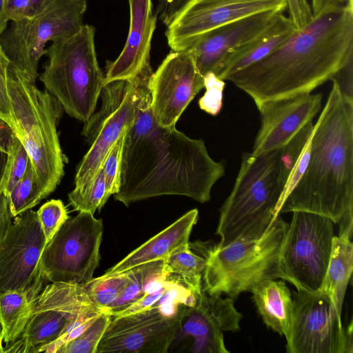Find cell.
<instances>
[{"label": "cell", "mask_w": 353, "mask_h": 353, "mask_svg": "<svg viewBox=\"0 0 353 353\" xmlns=\"http://www.w3.org/2000/svg\"><path fill=\"white\" fill-rule=\"evenodd\" d=\"M150 85L125 133L120 187L114 197L126 206L164 195L205 203L214 185L225 175V165L210 156L202 139H192L175 126L157 124L151 110Z\"/></svg>", "instance_id": "cell-1"}, {"label": "cell", "mask_w": 353, "mask_h": 353, "mask_svg": "<svg viewBox=\"0 0 353 353\" xmlns=\"http://www.w3.org/2000/svg\"><path fill=\"white\" fill-rule=\"evenodd\" d=\"M353 60V8L327 9L261 61L225 80L256 105L313 90Z\"/></svg>", "instance_id": "cell-2"}, {"label": "cell", "mask_w": 353, "mask_h": 353, "mask_svg": "<svg viewBox=\"0 0 353 353\" xmlns=\"http://www.w3.org/2000/svg\"><path fill=\"white\" fill-rule=\"evenodd\" d=\"M306 211L330 218L339 234L353 232V98L337 83L314 124L310 159L303 176L276 214Z\"/></svg>", "instance_id": "cell-3"}, {"label": "cell", "mask_w": 353, "mask_h": 353, "mask_svg": "<svg viewBox=\"0 0 353 353\" xmlns=\"http://www.w3.org/2000/svg\"><path fill=\"white\" fill-rule=\"evenodd\" d=\"M7 86L11 126L30 157L46 198L55 190L64 174L65 157L57 132L63 108L54 97L39 89L35 80L11 63Z\"/></svg>", "instance_id": "cell-4"}, {"label": "cell", "mask_w": 353, "mask_h": 353, "mask_svg": "<svg viewBox=\"0 0 353 353\" xmlns=\"http://www.w3.org/2000/svg\"><path fill=\"white\" fill-rule=\"evenodd\" d=\"M283 189L281 148L256 156L243 153L233 188L220 210L216 245L261 236L277 216Z\"/></svg>", "instance_id": "cell-5"}, {"label": "cell", "mask_w": 353, "mask_h": 353, "mask_svg": "<svg viewBox=\"0 0 353 353\" xmlns=\"http://www.w3.org/2000/svg\"><path fill=\"white\" fill-rule=\"evenodd\" d=\"M288 225L278 215L256 239L238 240L221 248L192 243L205 258L203 290L208 294H227L234 300L261 282L283 280L279 257Z\"/></svg>", "instance_id": "cell-6"}, {"label": "cell", "mask_w": 353, "mask_h": 353, "mask_svg": "<svg viewBox=\"0 0 353 353\" xmlns=\"http://www.w3.org/2000/svg\"><path fill=\"white\" fill-rule=\"evenodd\" d=\"M95 28L83 24L72 36L52 42L48 62L39 76L46 90L70 117L87 122L94 112L103 87L95 48Z\"/></svg>", "instance_id": "cell-7"}, {"label": "cell", "mask_w": 353, "mask_h": 353, "mask_svg": "<svg viewBox=\"0 0 353 353\" xmlns=\"http://www.w3.org/2000/svg\"><path fill=\"white\" fill-rule=\"evenodd\" d=\"M88 0H50L33 15L12 21L0 36L10 63L36 81L48 42L70 37L83 26Z\"/></svg>", "instance_id": "cell-8"}, {"label": "cell", "mask_w": 353, "mask_h": 353, "mask_svg": "<svg viewBox=\"0 0 353 353\" xmlns=\"http://www.w3.org/2000/svg\"><path fill=\"white\" fill-rule=\"evenodd\" d=\"M281 248L279 265L283 281L296 290L317 292L328 266L334 222L306 211H294Z\"/></svg>", "instance_id": "cell-9"}, {"label": "cell", "mask_w": 353, "mask_h": 353, "mask_svg": "<svg viewBox=\"0 0 353 353\" xmlns=\"http://www.w3.org/2000/svg\"><path fill=\"white\" fill-rule=\"evenodd\" d=\"M103 221L79 212L66 220L46 244L40 259L44 281L85 285L99 265Z\"/></svg>", "instance_id": "cell-10"}, {"label": "cell", "mask_w": 353, "mask_h": 353, "mask_svg": "<svg viewBox=\"0 0 353 353\" xmlns=\"http://www.w3.org/2000/svg\"><path fill=\"white\" fill-rule=\"evenodd\" d=\"M352 321L343 327L341 313L325 294L292 292V314L288 353H352Z\"/></svg>", "instance_id": "cell-11"}, {"label": "cell", "mask_w": 353, "mask_h": 353, "mask_svg": "<svg viewBox=\"0 0 353 353\" xmlns=\"http://www.w3.org/2000/svg\"><path fill=\"white\" fill-rule=\"evenodd\" d=\"M46 244L37 212L15 217L0 244V293L19 291L35 299L45 282L40 259Z\"/></svg>", "instance_id": "cell-12"}, {"label": "cell", "mask_w": 353, "mask_h": 353, "mask_svg": "<svg viewBox=\"0 0 353 353\" xmlns=\"http://www.w3.org/2000/svg\"><path fill=\"white\" fill-rule=\"evenodd\" d=\"M94 305L85 285L50 283L33 302L26 327L5 352H38L59 338L68 326L85 310Z\"/></svg>", "instance_id": "cell-13"}, {"label": "cell", "mask_w": 353, "mask_h": 353, "mask_svg": "<svg viewBox=\"0 0 353 353\" xmlns=\"http://www.w3.org/2000/svg\"><path fill=\"white\" fill-rule=\"evenodd\" d=\"M173 314L158 307L112 316L97 353H167L177 337L186 308Z\"/></svg>", "instance_id": "cell-14"}, {"label": "cell", "mask_w": 353, "mask_h": 353, "mask_svg": "<svg viewBox=\"0 0 353 353\" xmlns=\"http://www.w3.org/2000/svg\"><path fill=\"white\" fill-rule=\"evenodd\" d=\"M287 0H188L168 25L172 51L189 48L208 32L232 21L268 11L283 12Z\"/></svg>", "instance_id": "cell-15"}, {"label": "cell", "mask_w": 353, "mask_h": 353, "mask_svg": "<svg viewBox=\"0 0 353 353\" xmlns=\"http://www.w3.org/2000/svg\"><path fill=\"white\" fill-rule=\"evenodd\" d=\"M151 110L158 125L174 127L194 97L204 88L188 50L170 52L150 81Z\"/></svg>", "instance_id": "cell-16"}, {"label": "cell", "mask_w": 353, "mask_h": 353, "mask_svg": "<svg viewBox=\"0 0 353 353\" xmlns=\"http://www.w3.org/2000/svg\"><path fill=\"white\" fill-rule=\"evenodd\" d=\"M221 295L208 294L202 290L195 304L186 308L177 337L190 340L191 352H229L223 332L239 330L242 314L236 309L234 299Z\"/></svg>", "instance_id": "cell-17"}, {"label": "cell", "mask_w": 353, "mask_h": 353, "mask_svg": "<svg viewBox=\"0 0 353 353\" xmlns=\"http://www.w3.org/2000/svg\"><path fill=\"white\" fill-rule=\"evenodd\" d=\"M323 94L301 93L256 105L261 126L254 139V156L286 145L321 110Z\"/></svg>", "instance_id": "cell-18"}, {"label": "cell", "mask_w": 353, "mask_h": 353, "mask_svg": "<svg viewBox=\"0 0 353 353\" xmlns=\"http://www.w3.org/2000/svg\"><path fill=\"white\" fill-rule=\"evenodd\" d=\"M153 72L150 62L146 63L132 78V85L122 103L102 121L77 169L75 189L83 188L92 181L110 149L131 125L141 96L150 84Z\"/></svg>", "instance_id": "cell-19"}, {"label": "cell", "mask_w": 353, "mask_h": 353, "mask_svg": "<svg viewBox=\"0 0 353 353\" xmlns=\"http://www.w3.org/2000/svg\"><path fill=\"white\" fill-rule=\"evenodd\" d=\"M283 12L252 14L216 28L200 37L187 50L201 76L215 74L223 59L234 49L268 27Z\"/></svg>", "instance_id": "cell-20"}, {"label": "cell", "mask_w": 353, "mask_h": 353, "mask_svg": "<svg viewBox=\"0 0 353 353\" xmlns=\"http://www.w3.org/2000/svg\"><path fill=\"white\" fill-rule=\"evenodd\" d=\"M130 26L124 47L113 61H108L103 85L135 77L150 62L151 43L157 17L152 0H128Z\"/></svg>", "instance_id": "cell-21"}, {"label": "cell", "mask_w": 353, "mask_h": 353, "mask_svg": "<svg viewBox=\"0 0 353 353\" xmlns=\"http://www.w3.org/2000/svg\"><path fill=\"white\" fill-rule=\"evenodd\" d=\"M199 212L193 209L165 229L150 239L108 269L105 274L121 273L137 265L157 260H164L176 250L189 244V238L196 223Z\"/></svg>", "instance_id": "cell-22"}, {"label": "cell", "mask_w": 353, "mask_h": 353, "mask_svg": "<svg viewBox=\"0 0 353 353\" xmlns=\"http://www.w3.org/2000/svg\"><path fill=\"white\" fill-rule=\"evenodd\" d=\"M296 30L288 17L280 14L258 35L228 54L216 75L225 81L229 75L261 61L283 44Z\"/></svg>", "instance_id": "cell-23"}, {"label": "cell", "mask_w": 353, "mask_h": 353, "mask_svg": "<svg viewBox=\"0 0 353 353\" xmlns=\"http://www.w3.org/2000/svg\"><path fill=\"white\" fill-rule=\"evenodd\" d=\"M253 301L265 325L287 336L292 314V296L283 280H266L253 288Z\"/></svg>", "instance_id": "cell-24"}, {"label": "cell", "mask_w": 353, "mask_h": 353, "mask_svg": "<svg viewBox=\"0 0 353 353\" xmlns=\"http://www.w3.org/2000/svg\"><path fill=\"white\" fill-rule=\"evenodd\" d=\"M347 233L334 236L327 271L319 290L326 294L341 313L345 295L353 270V244Z\"/></svg>", "instance_id": "cell-25"}, {"label": "cell", "mask_w": 353, "mask_h": 353, "mask_svg": "<svg viewBox=\"0 0 353 353\" xmlns=\"http://www.w3.org/2000/svg\"><path fill=\"white\" fill-rule=\"evenodd\" d=\"M313 126L312 121L307 123L281 148V176L284 183V189L279 205L305 171L310 159Z\"/></svg>", "instance_id": "cell-26"}, {"label": "cell", "mask_w": 353, "mask_h": 353, "mask_svg": "<svg viewBox=\"0 0 353 353\" xmlns=\"http://www.w3.org/2000/svg\"><path fill=\"white\" fill-rule=\"evenodd\" d=\"M34 300L23 292L0 293V323L5 347L21 337L30 316Z\"/></svg>", "instance_id": "cell-27"}, {"label": "cell", "mask_w": 353, "mask_h": 353, "mask_svg": "<svg viewBox=\"0 0 353 353\" xmlns=\"http://www.w3.org/2000/svg\"><path fill=\"white\" fill-rule=\"evenodd\" d=\"M125 271L128 281L117 300L105 311L112 316L144 296L154 282L167 274L164 260L148 262Z\"/></svg>", "instance_id": "cell-28"}, {"label": "cell", "mask_w": 353, "mask_h": 353, "mask_svg": "<svg viewBox=\"0 0 353 353\" xmlns=\"http://www.w3.org/2000/svg\"><path fill=\"white\" fill-rule=\"evenodd\" d=\"M205 258L196 254L190 245L176 250L164 259V270L171 277L183 283L196 294L202 292V277Z\"/></svg>", "instance_id": "cell-29"}, {"label": "cell", "mask_w": 353, "mask_h": 353, "mask_svg": "<svg viewBox=\"0 0 353 353\" xmlns=\"http://www.w3.org/2000/svg\"><path fill=\"white\" fill-rule=\"evenodd\" d=\"M7 197L12 217L32 209L46 198L30 161L26 174Z\"/></svg>", "instance_id": "cell-30"}, {"label": "cell", "mask_w": 353, "mask_h": 353, "mask_svg": "<svg viewBox=\"0 0 353 353\" xmlns=\"http://www.w3.org/2000/svg\"><path fill=\"white\" fill-rule=\"evenodd\" d=\"M109 198L101 166L85 187L74 188L68 194L70 205L74 210L92 214L96 210H100Z\"/></svg>", "instance_id": "cell-31"}, {"label": "cell", "mask_w": 353, "mask_h": 353, "mask_svg": "<svg viewBox=\"0 0 353 353\" xmlns=\"http://www.w3.org/2000/svg\"><path fill=\"white\" fill-rule=\"evenodd\" d=\"M128 281L126 271L93 279L85 285L92 304L105 312L117 300Z\"/></svg>", "instance_id": "cell-32"}, {"label": "cell", "mask_w": 353, "mask_h": 353, "mask_svg": "<svg viewBox=\"0 0 353 353\" xmlns=\"http://www.w3.org/2000/svg\"><path fill=\"white\" fill-rule=\"evenodd\" d=\"M112 318L103 312L78 336L64 345L57 353H97L98 345Z\"/></svg>", "instance_id": "cell-33"}, {"label": "cell", "mask_w": 353, "mask_h": 353, "mask_svg": "<svg viewBox=\"0 0 353 353\" xmlns=\"http://www.w3.org/2000/svg\"><path fill=\"white\" fill-rule=\"evenodd\" d=\"M41 230L48 243L69 219L67 208L60 199H51L37 211Z\"/></svg>", "instance_id": "cell-34"}, {"label": "cell", "mask_w": 353, "mask_h": 353, "mask_svg": "<svg viewBox=\"0 0 353 353\" xmlns=\"http://www.w3.org/2000/svg\"><path fill=\"white\" fill-rule=\"evenodd\" d=\"M125 131L110 149L101 165L109 197L115 194L119 190L123 144Z\"/></svg>", "instance_id": "cell-35"}, {"label": "cell", "mask_w": 353, "mask_h": 353, "mask_svg": "<svg viewBox=\"0 0 353 353\" xmlns=\"http://www.w3.org/2000/svg\"><path fill=\"white\" fill-rule=\"evenodd\" d=\"M17 139L12 127L0 117V190L9 177Z\"/></svg>", "instance_id": "cell-36"}, {"label": "cell", "mask_w": 353, "mask_h": 353, "mask_svg": "<svg viewBox=\"0 0 353 353\" xmlns=\"http://www.w3.org/2000/svg\"><path fill=\"white\" fill-rule=\"evenodd\" d=\"M203 79L206 91L199 101V107L205 112L216 116L222 108L223 92L225 83L214 72H208L203 76Z\"/></svg>", "instance_id": "cell-37"}, {"label": "cell", "mask_w": 353, "mask_h": 353, "mask_svg": "<svg viewBox=\"0 0 353 353\" xmlns=\"http://www.w3.org/2000/svg\"><path fill=\"white\" fill-rule=\"evenodd\" d=\"M30 161V157L26 148L17 138L11 163L9 177L3 190L7 196L26 174Z\"/></svg>", "instance_id": "cell-38"}, {"label": "cell", "mask_w": 353, "mask_h": 353, "mask_svg": "<svg viewBox=\"0 0 353 353\" xmlns=\"http://www.w3.org/2000/svg\"><path fill=\"white\" fill-rule=\"evenodd\" d=\"M10 61L0 45V117L12 125V110L8 92V70Z\"/></svg>", "instance_id": "cell-39"}, {"label": "cell", "mask_w": 353, "mask_h": 353, "mask_svg": "<svg viewBox=\"0 0 353 353\" xmlns=\"http://www.w3.org/2000/svg\"><path fill=\"white\" fill-rule=\"evenodd\" d=\"M50 0H7V15L14 21L28 17L41 10Z\"/></svg>", "instance_id": "cell-40"}, {"label": "cell", "mask_w": 353, "mask_h": 353, "mask_svg": "<svg viewBox=\"0 0 353 353\" xmlns=\"http://www.w3.org/2000/svg\"><path fill=\"white\" fill-rule=\"evenodd\" d=\"M287 8L288 19L297 30L304 28L314 18L311 6L307 0H287Z\"/></svg>", "instance_id": "cell-41"}, {"label": "cell", "mask_w": 353, "mask_h": 353, "mask_svg": "<svg viewBox=\"0 0 353 353\" xmlns=\"http://www.w3.org/2000/svg\"><path fill=\"white\" fill-rule=\"evenodd\" d=\"M188 0H157L155 14L168 26Z\"/></svg>", "instance_id": "cell-42"}, {"label": "cell", "mask_w": 353, "mask_h": 353, "mask_svg": "<svg viewBox=\"0 0 353 353\" xmlns=\"http://www.w3.org/2000/svg\"><path fill=\"white\" fill-rule=\"evenodd\" d=\"M331 80L337 83L345 95L353 98V60L340 69Z\"/></svg>", "instance_id": "cell-43"}, {"label": "cell", "mask_w": 353, "mask_h": 353, "mask_svg": "<svg viewBox=\"0 0 353 353\" xmlns=\"http://www.w3.org/2000/svg\"><path fill=\"white\" fill-rule=\"evenodd\" d=\"M11 218L8 197L0 190V244L12 224Z\"/></svg>", "instance_id": "cell-44"}, {"label": "cell", "mask_w": 353, "mask_h": 353, "mask_svg": "<svg viewBox=\"0 0 353 353\" xmlns=\"http://www.w3.org/2000/svg\"><path fill=\"white\" fill-rule=\"evenodd\" d=\"M314 17L333 8L348 7L353 8V0H311Z\"/></svg>", "instance_id": "cell-45"}, {"label": "cell", "mask_w": 353, "mask_h": 353, "mask_svg": "<svg viewBox=\"0 0 353 353\" xmlns=\"http://www.w3.org/2000/svg\"><path fill=\"white\" fill-rule=\"evenodd\" d=\"M8 21L7 0H0V36L6 30Z\"/></svg>", "instance_id": "cell-46"}, {"label": "cell", "mask_w": 353, "mask_h": 353, "mask_svg": "<svg viewBox=\"0 0 353 353\" xmlns=\"http://www.w3.org/2000/svg\"><path fill=\"white\" fill-rule=\"evenodd\" d=\"M3 332H2V327L0 323V353H4V347L3 346Z\"/></svg>", "instance_id": "cell-47"}]
</instances>
